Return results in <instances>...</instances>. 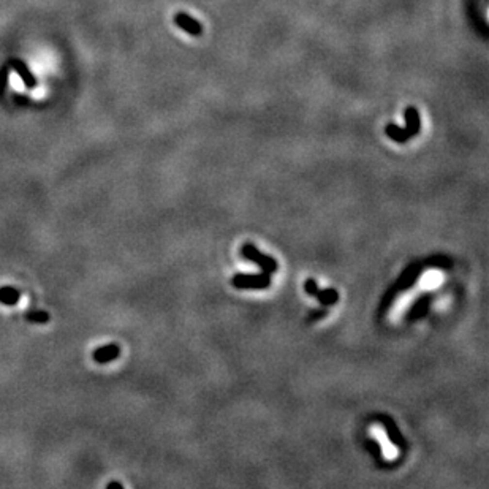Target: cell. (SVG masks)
<instances>
[{
  "mask_svg": "<svg viewBox=\"0 0 489 489\" xmlns=\"http://www.w3.org/2000/svg\"><path fill=\"white\" fill-rule=\"evenodd\" d=\"M231 285L241 290H264L271 285V274L261 271L260 274H236L231 279Z\"/></svg>",
  "mask_w": 489,
  "mask_h": 489,
  "instance_id": "1",
  "label": "cell"
},
{
  "mask_svg": "<svg viewBox=\"0 0 489 489\" xmlns=\"http://www.w3.org/2000/svg\"><path fill=\"white\" fill-rule=\"evenodd\" d=\"M241 255L249 261H253L257 266L261 268V271L268 274H273L277 271V261L269 255H264L261 253L253 244H244L243 249H241Z\"/></svg>",
  "mask_w": 489,
  "mask_h": 489,
  "instance_id": "2",
  "label": "cell"
},
{
  "mask_svg": "<svg viewBox=\"0 0 489 489\" xmlns=\"http://www.w3.org/2000/svg\"><path fill=\"white\" fill-rule=\"evenodd\" d=\"M174 22L176 26L180 27L182 30H185L187 33H190L192 37H200L203 33V26L198 22L195 17H192L190 15L187 13H178L174 16Z\"/></svg>",
  "mask_w": 489,
  "mask_h": 489,
  "instance_id": "3",
  "label": "cell"
},
{
  "mask_svg": "<svg viewBox=\"0 0 489 489\" xmlns=\"http://www.w3.org/2000/svg\"><path fill=\"white\" fill-rule=\"evenodd\" d=\"M120 355V348L117 343H108V345L103 347H98L94 352V359L97 363L100 364H106V363H111V361L117 359Z\"/></svg>",
  "mask_w": 489,
  "mask_h": 489,
  "instance_id": "4",
  "label": "cell"
},
{
  "mask_svg": "<svg viewBox=\"0 0 489 489\" xmlns=\"http://www.w3.org/2000/svg\"><path fill=\"white\" fill-rule=\"evenodd\" d=\"M11 67H13V70L16 71L17 75L21 76V80L24 81V84L29 87V89H35L38 86V81H37V78L33 76V73L27 68V65L22 62V60L19 59H13L11 60Z\"/></svg>",
  "mask_w": 489,
  "mask_h": 489,
  "instance_id": "5",
  "label": "cell"
},
{
  "mask_svg": "<svg viewBox=\"0 0 489 489\" xmlns=\"http://www.w3.org/2000/svg\"><path fill=\"white\" fill-rule=\"evenodd\" d=\"M406 131L408 133L410 138H413L415 135H418V131L421 129V120H420V114L416 111L415 106H407L406 110Z\"/></svg>",
  "mask_w": 489,
  "mask_h": 489,
  "instance_id": "6",
  "label": "cell"
},
{
  "mask_svg": "<svg viewBox=\"0 0 489 489\" xmlns=\"http://www.w3.org/2000/svg\"><path fill=\"white\" fill-rule=\"evenodd\" d=\"M429 304H431V294H426V296H421L416 303L413 304L412 310L407 315V318L412 322V320H420L423 318L429 310Z\"/></svg>",
  "mask_w": 489,
  "mask_h": 489,
  "instance_id": "7",
  "label": "cell"
},
{
  "mask_svg": "<svg viewBox=\"0 0 489 489\" xmlns=\"http://www.w3.org/2000/svg\"><path fill=\"white\" fill-rule=\"evenodd\" d=\"M382 421H383L385 431H386V434H388V439L391 440V442H393L396 446H404V437H402L401 431L396 427L394 421L391 418H382Z\"/></svg>",
  "mask_w": 489,
  "mask_h": 489,
  "instance_id": "8",
  "label": "cell"
},
{
  "mask_svg": "<svg viewBox=\"0 0 489 489\" xmlns=\"http://www.w3.org/2000/svg\"><path fill=\"white\" fill-rule=\"evenodd\" d=\"M385 133L390 140H393L396 143H407L410 140L408 133L406 131V129H401L399 125L396 124H388L385 127Z\"/></svg>",
  "mask_w": 489,
  "mask_h": 489,
  "instance_id": "9",
  "label": "cell"
},
{
  "mask_svg": "<svg viewBox=\"0 0 489 489\" xmlns=\"http://www.w3.org/2000/svg\"><path fill=\"white\" fill-rule=\"evenodd\" d=\"M315 298L318 299V303L323 307H328V306H333V304L337 303V299H339V293H337V290H334V288H325V290H318V292L315 293Z\"/></svg>",
  "mask_w": 489,
  "mask_h": 489,
  "instance_id": "10",
  "label": "cell"
},
{
  "mask_svg": "<svg viewBox=\"0 0 489 489\" xmlns=\"http://www.w3.org/2000/svg\"><path fill=\"white\" fill-rule=\"evenodd\" d=\"M21 293L13 287H0V303L5 306H15L19 303Z\"/></svg>",
  "mask_w": 489,
  "mask_h": 489,
  "instance_id": "11",
  "label": "cell"
},
{
  "mask_svg": "<svg viewBox=\"0 0 489 489\" xmlns=\"http://www.w3.org/2000/svg\"><path fill=\"white\" fill-rule=\"evenodd\" d=\"M26 318L29 322H35V323H46L49 320V313L45 312V310H29L26 313Z\"/></svg>",
  "mask_w": 489,
  "mask_h": 489,
  "instance_id": "12",
  "label": "cell"
},
{
  "mask_svg": "<svg viewBox=\"0 0 489 489\" xmlns=\"http://www.w3.org/2000/svg\"><path fill=\"white\" fill-rule=\"evenodd\" d=\"M304 290H306V293H307V294H310V296H315V293L318 292L317 282L313 280V279H307L306 283H304Z\"/></svg>",
  "mask_w": 489,
  "mask_h": 489,
  "instance_id": "13",
  "label": "cell"
},
{
  "mask_svg": "<svg viewBox=\"0 0 489 489\" xmlns=\"http://www.w3.org/2000/svg\"><path fill=\"white\" fill-rule=\"evenodd\" d=\"M326 313H328V310H326V307H325V309L313 310V312L309 313V317H307V322H315V320L325 318V317H326Z\"/></svg>",
  "mask_w": 489,
  "mask_h": 489,
  "instance_id": "14",
  "label": "cell"
},
{
  "mask_svg": "<svg viewBox=\"0 0 489 489\" xmlns=\"http://www.w3.org/2000/svg\"><path fill=\"white\" fill-rule=\"evenodd\" d=\"M108 488H122V483H117V481L108 483Z\"/></svg>",
  "mask_w": 489,
  "mask_h": 489,
  "instance_id": "15",
  "label": "cell"
}]
</instances>
